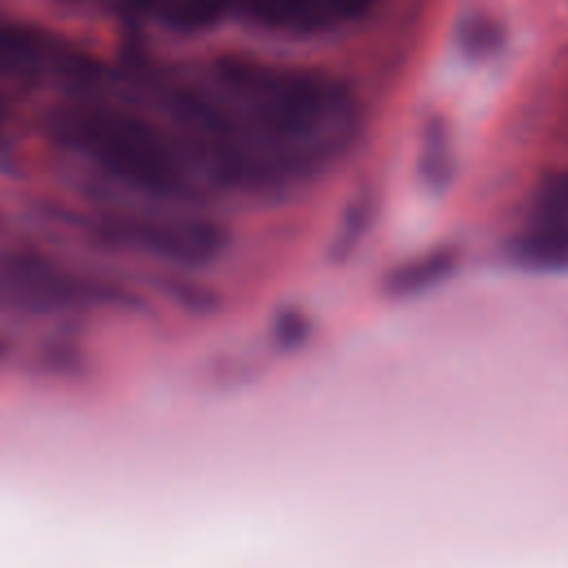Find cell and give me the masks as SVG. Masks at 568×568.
<instances>
[{
  "label": "cell",
  "mask_w": 568,
  "mask_h": 568,
  "mask_svg": "<svg viewBox=\"0 0 568 568\" xmlns=\"http://www.w3.org/2000/svg\"><path fill=\"white\" fill-rule=\"evenodd\" d=\"M211 100L209 155L217 180L273 184L331 160L351 140L357 111L346 87L324 73L222 58Z\"/></svg>",
  "instance_id": "1"
},
{
  "label": "cell",
  "mask_w": 568,
  "mask_h": 568,
  "mask_svg": "<svg viewBox=\"0 0 568 568\" xmlns=\"http://www.w3.org/2000/svg\"><path fill=\"white\" fill-rule=\"evenodd\" d=\"M60 144L106 178L149 195H180L191 186L186 151L149 118L109 102H71L51 118Z\"/></svg>",
  "instance_id": "2"
},
{
  "label": "cell",
  "mask_w": 568,
  "mask_h": 568,
  "mask_svg": "<svg viewBox=\"0 0 568 568\" xmlns=\"http://www.w3.org/2000/svg\"><path fill=\"white\" fill-rule=\"evenodd\" d=\"M93 73L95 62L60 33L0 16V84L87 82Z\"/></svg>",
  "instance_id": "3"
},
{
  "label": "cell",
  "mask_w": 568,
  "mask_h": 568,
  "mask_svg": "<svg viewBox=\"0 0 568 568\" xmlns=\"http://www.w3.org/2000/svg\"><path fill=\"white\" fill-rule=\"evenodd\" d=\"M98 233L115 244L184 262L211 257L220 246V235L211 224L162 215H104Z\"/></svg>",
  "instance_id": "4"
},
{
  "label": "cell",
  "mask_w": 568,
  "mask_h": 568,
  "mask_svg": "<svg viewBox=\"0 0 568 568\" xmlns=\"http://www.w3.org/2000/svg\"><path fill=\"white\" fill-rule=\"evenodd\" d=\"M226 11L284 36H317L362 18L377 0H224Z\"/></svg>",
  "instance_id": "5"
},
{
  "label": "cell",
  "mask_w": 568,
  "mask_h": 568,
  "mask_svg": "<svg viewBox=\"0 0 568 568\" xmlns=\"http://www.w3.org/2000/svg\"><path fill=\"white\" fill-rule=\"evenodd\" d=\"M517 253L530 266H568V178L539 193L521 229Z\"/></svg>",
  "instance_id": "6"
},
{
  "label": "cell",
  "mask_w": 568,
  "mask_h": 568,
  "mask_svg": "<svg viewBox=\"0 0 568 568\" xmlns=\"http://www.w3.org/2000/svg\"><path fill=\"white\" fill-rule=\"evenodd\" d=\"M122 18L149 20L173 31H200L213 27L224 13V0H71Z\"/></svg>",
  "instance_id": "7"
}]
</instances>
